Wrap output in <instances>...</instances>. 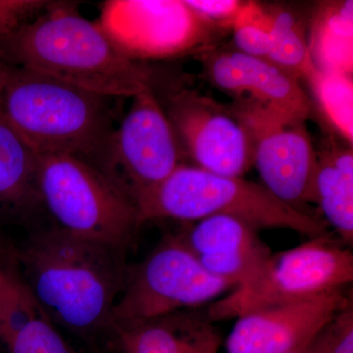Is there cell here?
Listing matches in <instances>:
<instances>
[{
  "mask_svg": "<svg viewBox=\"0 0 353 353\" xmlns=\"http://www.w3.org/2000/svg\"><path fill=\"white\" fill-rule=\"evenodd\" d=\"M132 99L101 168L131 197L162 182L182 164L175 132L152 90Z\"/></svg>",
  "mask_w": 353,
  "mask_h": 353,
  "instance_id": "obj_8",
  "label": "cell"
},
{
  "mask_svg": "<svg viewBox=\"0 0 353 353\" xmlns=\"http://www.w3.org/2000/svg\"><path fill=\"white\" fill-rule=\"evenodd\" d=\"M234 288V283L206 271L176 236H168L141 263L128 266L110 326L210 304Z\"/></svg>",
  "mask_w": 353,
  "mask_h": 353,
  "instance_id": "obj_7",
  "label": "cell"
},
{
  "mask_svg": "<svg viewBox=\"0 0 353 353\" xmlns=\"http://www.w3.org/2000/svg\"><path fill=\"white\" fill-rule=\"evenodd\" d=\"M9 65L0 59V102H1L2 94H3L4 88H6L7 79H8Z\"/></svg>",
  "mask_w": 353,
  "mask_h": 353,
  "instance_id": "obj_28",
  "label": "cell"
},
{
  "mask_svg": "<svg viewBox=\"0 0 353 353\" xmlns=\"http://www.w3.org/2000/svg\"><path fill=\"white\" fill-rule=\"evenodd\" d=\"M48 3L41 0H0V43L36 18Z\"/></svg>",
  "mask_w": 353,
  "mask_h": 353,
  "instance_id": "obj_24",
  "label": "cell"
},
{
  "mask_svg": "<svg viewBox=\"0 0 353 353\" xmlns=\"http://www.w3.org/2000/svg\"><path fill=\"white\" fill-rule=\"evenodd\" d=\"M201 266L236 288L255 273L270 257V248L257 230L238 218L211 216L176 234Z\"/></svg>",
  "mask_w": 353,
  "mask_h": 353,
  "instance_id": "obj_13",
  "label": "cell"
},
{
  "mask_svg": "<svg viewBox=\"0 0 353 353\" xmlns=\"http://www.w3.org/2000/svg\"><path fill=\"white\" fill-rule=\"evenodd\" d=\"M167 116L199 168L241 178L252 166L250 132L236 114L217 102L194 90H182L172 95Z\"/></svg>",
  "mask_w": 353,
  "mask_h": 353,
  "instance_id": "obj_11",
  "label": "cell"
},
{
  "mask_svg": "<svg viewBox=\"0 0 353 353\" xmlns=\"http://www.w3.org/2000/svg\"><path fill=\"white\" fill-rule=\"evenodd\" d=\"M340 314L336 316V319L320 332L310 343L289 353H329L338 334Z\"/></svg>",
  "mask_w": 353,
  "mask_h": 353,
  "instance_id": "obj_27",
  "label": "cell"
},
{
  "mask_svg": "<svg viewBox=\"0 0 353 353\" xmlns=\"http://www.w3.org/2000/svg\"><path fill=\"white\" fill-rule=\"evenodd\" d=\"M9 65L0 114L38 155H70L101 170L112 136V99Z\"/></svg>",
  "mask_w": 353,
  "mask_h": 353,
  "instance_id": "obj_3",
  "label": "cell"
},
{
  "mask_svg": "<svg viewBox=\"0 0 353 353\" xmlns=\"http://www.w3.org/2000/svg\"><path fill=\"white\" fill-rule=\"evenodd\" d=\"M209 75L225 92L296 119H309L312 103L299 80L264 58L240 51L219 53L209 63Z\"/></svg>",
  "mask_w": 353,
  "mask_h": 353,
  "instance_id": "obj_14",
  "label": "cell"
},
{
  "mask_svg": "<svg viewBox=\"0 0 353 353\" xmlns=\"http://www.w3.org/2000/svg\"><path fill=\"white\" fill-rule=\"evenodd\" d=\"M7 65L41 72L108 97L122 99L152 90V75L123 55L75 4L51 2L0 43Z\"/></svg>",
  "mask_w": 353,
  "mask_h": 353,
  "instance_id": "obj_2",
  "label": "cell"
},
{
  "mask_svg": "<svg viewBox=\"0 0 353 353\" xmlns=\"http://www.w3.org/2000/svg\"><path fill=\"white\" fill-rule=\"evenodd\" d=\"M6 347L9 353H78L44 315L25 325Z\"/></svg>",
  "mask_w": 353,
  "mask_h": 353,
  "instance_id": "obj_23",
  "label": "cell"
},
{
  "mask_svg": "<svg viewBox=\"0 0 353 353\" xmlns=\"http://www.w3.org/2000/svg\"><path fill=\"white\" fill-rule=\"evenodd\" d=\"M307 80L318 103L336 131L350 145L353 141V83L352 76L316 68Z\"/></svg>",
  "mask_w": 353,
  "mask_h": 353,
  "instance_id": "obj_20",
  "label": "cell"
},
{
  "mask_svg": "<svg viewBox=\"0 0 353 353\" xmlns=\"http://www.w3.org/2000/svg\"><path fill=\"white\" fill-rule=\"evenodd\" d=\"M252 136L253 165L274 196L297 210L314 203L318 153L304 122L245 102L236 114Z\"/></svg>",
  "mask_w": 353,
  "mask_h": 353,
  "instance_id": "obj_9",
  "label": "cell"
},
{
  "mask_svg": "<svg viewBox=\"0 0 353 353\" xmlns=\"http://www.w3.org/2000/svg\"><path fill=\"white\" fill-rule=\"evenodd\" d=\"M271 48L266 59L294 76L307 79L316 67L301 23L292 13L271 10Z\"/></svg>",
  "mask_w": 353,
  "mask_h": 353,
  "instance_id": "obj_19",
  "label": "cell"
},
{
  "mask_svg": "<svg viewBox=\"0 0 353 353\" xmlns=\"http://www.w3.org/2000/svg\"><path fill=\"white\" fill-rule=\"evenodd\" d=\"M120 353H218L221 336L205 312L179 311L148 321L111 325Z\"/></svg>",
  "mask_w": 353,
  "mask_h": 353,
  "instance_id": "obj_16",
  "label": "cell"
},
{
  "mask_svg": "<svg viewBox=\"0 0 353 353\" xmlns=\"http://www.w3.org/2000/svg\"><path fill=\"white\" fill-rule=\"evenodd\" d=\"M343 290L276 304L236 318L227 353H289L310 343L350 301Z\"/></svg>",
  "mask_w": 353,
  "mask_h": 353,
  "instance_id": "obj_12",
  "label": "cell"
},
{
  "mask_svg": "<svg viewBox=\"0 0 353 353\" xmlns=\"http://www.w3.org/2000/svg\"><path fill=\"white\" fill-rule=\"evenodd\" d=\"M353 281V255L331 236L310 239L278 253L228 296L209 304L211 322L234 319L268 306L292 303L343 290Z\"/></svg>",
  "mask_w": 353,
  "mask_h": 353,
  "instance_id": "obj_6",
  "label": "cell"
},
{
  "mask_svg": "<svg viewBox=\"0 0 353 353\" xmlns=\"http://www.w3.org/2000/svg\"><path fill=\"white\" fill-rule=\"evenodd\" d=\"M11 276L12 275L6 273V272L2 271L1 268H0V292H1L2 290L4 289V287H6V285L7 284V282H8Z\"/></svg>",
  "mask_w": 353,
  "mask_h": 353,
  "instance_id": "obj_29",
  "label": "cell"
},
{
  "mask_svg": "<svg viewBox=\"0 0 353 353\" xmlns=\"http://www.w3.org/2000/svg\"><path fill=\"white\" fill-rule=\"evenodd\" d=\"M38 185L51 222L76 236L128 250L143 225L126 190L78 158L39 155Z\"/></svg>",
  "mask_w": 353,
  "mask_h": 353,
  "instance_id": "obj_5",
  "label": "cell"
},
{
  "mask_svg": "<svg viewBox=\"0 0 353 353\" xmlns=\"http://www.w3.org/2000/svg\"><path fill=\"white\" fill-rule=\"evenodd\" d=\"M41 315L29 290L19 278L11 276L0 292V341L7 345L25 325Z\"/></svg>",
  "mask_w": 353,
  "mask_h": 353,
  "instance_id": "obj_21",
  "label": "cell"
},
{
  "mask_svg": "<svg viewBox=\"0 0 353 353\" xmlns=\"http://www.w3.org/2000/svg\"><path fill=\"white\" fill-rule=\"evenodd\" d=\"M94 353H97V352H95V350H94Z\"/></svg>",
  "mask_w": 353,
  "mask_h": 353,
  "instance_id": "obj_30",
  "label": "cell"
},
{
  "mask_svg": "<svg viewBox=\"0 0 353 353\" xmlns=\"http://www.w3.org/2000/svg\"><path fill=\"white\" fill-rule=\"evenodd\" d=\"M141 223L230 216L255 229H289L309 239L329 236L326 222L281 201L264 185L181 164L154 187L132 196Z\"/></svg>",
  "mask_w": 353,
  "mask_h": 353,
  "instance_id": "obj_4",
  "label": "cell"
},
{
  "mask_svg": "<svg viewBox=\"0 0 353 353\" xmlns=\"http://www.w3.org/2000/svg\"><path fill=\"white\" fill-rule=\"evenodd\" d=\"M314 203L341 243H353V154L352 148L332 143L318 154L317 168L313 185Z\"/></svg>",
  "mask_w": 353,
  "mask_h": 353,
  "instance_id": "obj_17",
  "label": "cell"
},
{
  "mask_svg": "<svg viewBox=\"0 0 353 353\" xmlns=\"http://www.w3.org/2000/svg\"><path fill=\"white\" fill-rule=\"evenodd\" d=\"M126 253L51 223L30 232L11 255L44 316L97 348L124 288Z\"/></svg>",
  "mask_w": 353,
  "mask_h": 353,
  "instance_id": "obj_1",
  "label": "cell"
},
{
  "mask_svg": "<svg viewBox=\"0 0 353 353\" xmlns=\"http://www.w3.org/2000/svg\"><path fill=\"white\" fill-rule=\"evenodd\" d=\"M204 20L233 25L245 3L238 0H185Z\"/></svg>",
  "mask_w": 353,
  "mask_h": 353,
  "instance_id": "obj_25",
  "label": "cell"
},
{
  "mask_svg": "<svg viewBox=\"0 0 353 353\" xmlns=\"http://www.w3.org/2000/svg\"><path fill=\"white\" fill-rule=\"evenodd\" d=\"M97 23L114 46L136 62L176 57L208 38L209 23L185 0H110Z\"/></svg>",
  "mask_w": 353,
  "mask_h": 353,
  "instance_id": "obj_10",
  "label": "cell"
},
{
  "mask_svg": "<svg viewBox=\"0 0 353 353\" xmlns=\"http://www.w3.org/2000/svg\"><path fill=\"white\" fill-rule=\"evenodd\" d=\"M38 158L0 114V227L24 228L29 234L50 218L39 194Z\"/></svg>",
  "mask_w": 353,
  "mask_h": 353,
  "instance_id": "obj_15",
  "label": "cell"
},
{
  "mask_svg": "<svg viewBox=\"0 0 353 353\" xmlns=\"http://www.w3.org/2000/svg\"><path fill=\"white\" fill-rule=\"evenodd\" d=\"M308 46L316 68L352 76L353 2H334L323 7L316 15Z\"/></svg>",
  "mask_w": 353,
  "mask_h": 353,
  "instance_id": "obj_18",
  "label": "cell"
},
{
  "mask_svg": "<svg viewBox=\"0 0 353 353\" xmlns=\"http://www.w3.org/2000/svg\"><path fill=\"white\" fill-rule=\"evenodd\" d=\"M233 28L234 41L240 52L266 59L272 41L268 9L254 2H245Z\"/></svg>",
  "mask_w": 353,
  "mask_h": 353,
  "instance_id": "obj_22",
  "label": "cell"
},
{
  "mask_svg": "<svg viewBox=\"0 0 353 353\" xmlns=\"http://www.w3.org/2000/svg\"><path fill=\"white\" fill-rule=\"evenodd\" d=\"M329 353H353V303L339 316V331Z\"/></svg>",
  "mask_w": 353,
  "mask_h": 353,
  "instance_id": "obj_26",
  "label": "cell"
}]
</instances>
